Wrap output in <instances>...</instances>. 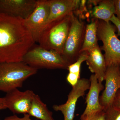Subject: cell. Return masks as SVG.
<instances>
[{
	"mask_svg": "<svg viewBox=\"0 0 120 120\" xmlns=\"http://www.w3.org/2000/svg\"><path fill=\"white\" fill-rule=\"evenodd\" d=\"M81 120H105L104 111L99 112L94 115L85 118L80 119Z\"/></svg>",
	"mask_w": 120,
	"mask_h": 120,
	"instance_id": "44dd1931",
	"label": "cell"
},
{
	"mask_svg": "<svg viewBox=\"0 0 120 120\" xmlns=\"http://www.w3.org/2000/svg\"><path fill=\"white\" fill-rule=\"evenodd\" d=\"M23 62L30 67L38 69H68V63L57 52L45 49L34 45L24 57Z\"/></svg>",
	"mask_w": 120,
	"mask_h": 120,
	"instance_id": "5b68a950",
	"label": "cell"
},
{
	"mask_svg": "<svg viewBox=\"0 0 120 120\" xmlns=\"http://www.w3.org/2000/svg\"><path fill=\"white\" fill-rule=\"evenodd\" d=\"M116 29L110 22L98 20V38L103 43L101 49L105 52L104 56L107 68L120 65V40L116 34Z\"/></svg>",
	"mask_w": 120,
	"mask_h": 120,
	"instance_id": "277c9868",
	"label": "cell"
},
{
	"mask_svg": "<svg viewBox=\"0 0 120 120\" xmlns=\"http://www.w3.org/2000/svg\"><path fill=\"white\" fill-rule=\"evenodd\" d=\"M34 92L31 90L24 91L18 89L6 93L4 97L7 109L14 114H28L30 108Z\"/></svg>",
	"mask_w": 120,
	"mask_h": 120,
	"instance_id": "30bf717a",
	"label": "cell"
},
{
	"mask_svg": "<svg viewBox=\"0 0 120 120\" xmlns=\"http://www.w3.org/2000/svg\"><path fill=\"white\" fill-rule=\"evenodd\" d=\"M38 69L23 62L0 63V91L6 92L21 88L24 82Z\"/></svg>",
	"mask_w": 120,
	"mask_h": 120,
	"instance_id": "3957f363",
	"label": "cell"
},
{
	"mask_svg": "<svg viewBox=\"0 0 120 120\" xmlns=\"http://www.w3.org/2000/svg\"><path fill=\"white\" fill-rule=\"evenodd\" d=\"M103 91L99 97V101L104 111L112 106L118 90L120 88V71L118 66L107 68Z\"/></svg>",
	"mask_w": 120,
	"mask_h": 120,
	"instance_id": "9c48e42d",
	"label": "cell"
},
{
	"mask_svg": "<svg viewBox=\"0 0 120 120\" xmlns=\"http://www.w3.org/2000/svg\"><path fill=\"white\" fill-rule=\"evenodd\" d=\"M110 22H112L114 24L117 30V36H120V20L118 19L115 15H113L111 19Z\"/></svg>",
	"mask_w": 120,
	"mask_h": 120,
	"instance_id": "603a6c76",
	"label": "cell"
},
{
	"mask_svg": "<svg viewBox=\"0 0 120 120\" xmlns=\"http://www.w3.org/2000/svg\"></svg>",
	"mask_w": 120,
	"mask_h": 120,
	"instance_id": "83f0119b",
	"label": "cell"
},
{
	"mask_svg": "<svg viewBox=\"0 0 120 120\" xmlns=\"http://www.w3.org/2000/svg\"><path fill=\"white\" fill-rule=\"evenodd\" d=\"M90 86L86 95V106L80 119L87 118L95 114L104 111L99 101V94L105 87L102 83L99 82L94 74L90 77Z\"/></svg>",
	"mask_w": 120,
	"mask_h": 120,
	"instance_id": "7c38bea8",
	"label": "cell"
},
{
	"mask_svg": "<svg viewBox=\"0 0 120 120\" xmlns=\"http://www.w3.org/2000/svg\"><path fill=\"white\" fill-rule=\"evenodd\" d=\"M35 43L24 19L0 13V63L22 62Z\"/></svg>",
	"mask_w": 120,
	"mask_h": 120,
	"instance_id": "6da1fadb",
	"label": "cell"
},
{
	"mask_svg": "<svg viewBox=\"0 0 120 120\" xmlns=\"http://www.w3.org/2000/svg\"><path fill=\"white\" fill-rule=\"evenodd\" d=\"M80 79V75L70 72H69L67 77V82L72 87L77 84Z\"/></svg>",
	"mask_w": 120,
	"mask_h": 120,
	"instance_id": "ffe728a7",
	"label": "cell"
},
{
	"mask_svg": "<svg viewBox=\"0 0 120 120\" xmlns=\"http://www.w3.org/2000/svg\"><path fill=\"white\" fill-rule=\"evenodd\" d=\"M49 15L45 27L52 22L74 12L77 10L80 3L79 0H49Z\"/></svg>",
	"mask_w": 120,
	"mask_h": 120,
	"instance_id": "4fadbf2b",
	"label": "cell"
},
{
	"mask_svg": "<svg viewBox=\"0 0 120 120\" xmlns=\"http://www.w3.org/2000/svg\"><path fill=\"white\" fill-rule=\"evenodd\" d=\"M119 68H120V67H119Z\"/></svg>",
	"mask_w": 120,
	"mask_h": 120,
	"instance_id": "4316f807",
	"label": "cell"
},
{
	"mask_svg": "<svg viewBox=\"0 0 120 120\" xmlns=\"http://www.w3.org/2000/svg\"><path fill=\"white\" fill-rule=\"evenodd\" d=\"M104 112L105 120H120V110L112 106Z\"/></svg>",
	"mask_w": 120,
	"mask_h": 120,
	"instance_id": "d6986e66",
	"label": "cell"
},
{
	"mask_svg": "<svg viewBox=\"0 0 120 120\" xmlns=\"http://www.w3.org/2000/svg\"><path fill=\"white\" fill-rule=\"evenodd\" d=\"M73 12L51 22L46 26L39 37V45L61 55L72 22Z\"/></svg>",
	"mask_w": 120,
	"mask_h": 120,
	"instance_id": "7a4b0ae2",
	"label": "cell"
},
{
	"mask_svg": "<svg viewBox=\"0 0 120 120\" xmlns=\"http://www.w3.org/2000/svg\"></svg>",
	"mask_w": 120,
	"mask_h": 120,
	"instance_id": "f1b7e54d",
	"label": "cell"
},
{
	"mask_svg": "<svg viewBox=\"0 0 120 120\" xmlns=\"http://www.w3.org/2000/svg\"><path fill=\"white\" fill-rule=\"evenodd\" d=\"M87 56L86 52H82L80 54L77 60L69 65L68 69L69 72L80 75L81 65L83 62L86 61Z\"/></svg>",
	"mask_w": 120,
	"mask_h": 120,
	"instance_id": "ac0fdd59",
	"label": "cell"
},
{
	"mask_svg": "<svg viewBox=\"0 0 120 120\" xmlns=\"http://www.w3.org/2000/svg\"><path fill=\"white\" fill-rule=\"evenodd\" d=\"M28 114L40 120H55L53 117L52 112L49 109L38 95L35 94Z\"/></svg>",
	"mask_w": 120,
	"mask_h": 120,
	"instance_id": "2e32d148",
	"label": "cell"
},
{
	"mask_svg": "<svg viewBox=\"0 0 120 120\" xmlns=\"http://www.w3.org/2000/svg\"><path fill=\"white\" fill-rule=\"evenodd\" d=\"M86 26L73 13L71 28L61 55L69 65L75 62L81 54Z\"/></svg>",
	"mask_w": 120,
	"mask_h": 120,
	"instance_id": "8992f818",
	"label": "cell"
},
{
	"mask_svg": "<svg viewBox=\"0 0 120 120\" xmlns=\"http://www.w3.org/2000/svg\"><path fill=\"white\" fill-rule=\"evenodd\" d=\"M112 106L120 110V89L118 90L116 95Z\"/></svg>",
	"mask_w": 120,
	"mask_h": 120,
	"instance_id": "cb8c5ba5",
	"label": "cell"
},
{
	"mask_svg": "<svg viewBox=\"0 0 120 120\" xmlns=\"http://www.w3.org/2000/svg\"><path fill=\"white\" fill-rule=\"evenodd\" d=\"M37 0H0V13L25 19L34 10Z\"/></svg>",
	"mask_w": 120,
	"mask_h": 120,
	"instance_id": "8fae6325",
	"label": "cell"
},
{
	"mask_svg": "<svg viewBox=\"0 0 120 120\" xmlns=\"http://www.w3.org/2000/svg\"><path fill=\"white\" fill-rule=\"evenodd\" d=\"M50 13L48 0H37V5L29 17L24 19L26 27L31 34L35 43L38 42Z\"/></svg>",
	"mask_w": 120,
	"mask_h": 120,
	"instance_id": "52a82bcc",
	"label": "cell"
},
{
	"mask_svg": "<svg viewBox=\"0 0 120 120\" xmlns=\"http://www.w3.org/2000/svg\"><path fill=\"white\" fill-rule=\"evenodd\" d=\"M4 120H32L30 118V116L28 114H24L23 117L20 118L16 115L9 116L4 118Z\"/></svg>",
	"mask_w": 120,
	"mask_h": 120,
	"instance_id": "7402d4cb",
	"label": "cell"
},
{
	"mask_svg": "<svg viewBox=\"0 0 120 120\" xmlns=\"http://www.w3.org/2000/svg\"><path fill=\"white\" fill-rule=\"evenodd\" d=\"M7 109L5 105L4 98H3L0 97V111L2 110Z\"/></svg>",
	"mask_w": 120,
	"mask_h": 120,
	"instance_id": "484cf974",
	"label": "cell"
},
{
	"mask_svg": "<svg viewBox=\"0 0 120 120\" xmlns=\"http://www.w3.org/2000/svg\"><path fill=\"white\" fill-rule=\"evenodd\" d=\"M90 86V80L85 78L80 79L69 94L67 102L62 105H53V109L55 111L62 113L64 120H73L78 99L84 95Z\"/></svg>",
	"mask_w": 120,
	"mask_h": 120,
	"instance_id": "ba28073f",
	"label": "cell"
},
{
	"mask_svg": "<svg viewBox=\"0 0 120 120\" xmlns=\"http://www.w3.org/2000/svg\"><path fill=\"white\" fill-rule=\"evenodd\" d=\"M98 19L92 18L90 23L86 24L83 43L80 53L88 52L98 46L97 25Z\"/></svg>",
	"mask_w": 120,
	"mask_h": 120,
	"instance_id": "e0dca14e",
	"label": "cell"
},
{
	"mask_svg": "<svg viewBox=\"0 0 120 120\" xmlns=\"http://www.w3.org/2000/svg\"><path fill=\"white\" fill-rule=\"evenodd\" d=\"M98 4L93 8L90 12L91 15L93 18L110 22L112 16L115 15L114 1L100 0Z\"/></svg>",
	"mask_w": 120,
	"mask_h": 120,
	"instance_id": "9a60e30c",
	"label": "cell"
},
{
	"mask_svg": "<svg viewBox=\"0 0 120 120\" xmlns=\"http://www.w3.org/2000/svg\"><path fill=\"white\" fill-rule=\"evenodd\" d=\"M115 5V15L120 20V0H114Z\"/></svg>",
	"mask_w": 120,
	"mask_h": 120,
	"instance_id": "d4e9b609",
	"label": "cell"
},
{
	"mask_svg": "<svg viewBox=\"0 0 120 120\" xmlns=\"http://www.w3.org/2000/svg\"><path fill=\"white\" fill-rule=\"evenodd\" d=\"M87 52L86 62L90 71L94 73L99 82L105 80L107 67L104 55L101 48L98 46Z\"/></svg>",
	"mask_w": 120,
	"mask_h": 120,
	"instance_id": "5bb4252c",
	"label": "cell"
}]
</instances>
